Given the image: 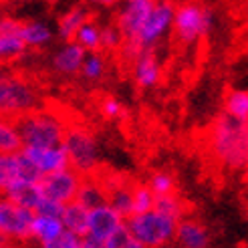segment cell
Segmentation results:
<instances>
[{
    "instance_id": "6da1fadb",
    "label": "cell",
    "mask_w": 248,
    "mask_h": 248,
    "mask_svg": "<svg viewBox=\"0 0 248 248\" xmlns=\"http://www.w3.org/2000/svg\"><path fill=\"white\" fill-rule=\"evenodd\" d=\"M206 141L210 155L222 170L244 171L248 168V121L222 111L210 125Z\"/></svg>"
},
{
    "instance_id": "7a4b0ae2",
    "label": "cell",
    "mask_w": 248,
    "mask_h": 248,
    "mask_svg": "<svg viewBox=\"0 0 248 248\" xmlns=\"http://www.w3.org/2000/svg\"><path fill=\"white\" fill-rule=\"evenodd\" d=\"M43 107L36 85L10 65H0V117L18 119Z\"/></svg>"
},
{
    "instance_id": "3957f363",
    "label": "cell",
    "mask_w": 248,
    "mask_h": 248,
    "mask_svg": "<svg viewBox=\"0 0 248 248\" xmlns=\"http://www.w3.org/2000/svg\"><path fill=\"white\" fill-rule=\"evenodd\" d=\"M22 147H51L61 145L67 123L45 105L16 119Z\"/></svg>"
},
{
    "instance_id": "277c9868",
    "label": "cell",
    "mask_w": 248,
    "mask_h": 248,
    "mask_svg": "<svg viewBox=\"0 0 248 248\" xmlns=\"http://www.w3.org/2000/svg\"><path fill=\"white\" fill-rule=\"evenodd\" d=\"M69 157V168L79 171L83 178L97 176L99 168H101V154H99V145L95 135L79 125V123H67L63 143Z\"/></svg>"
},
{
    "instance_id": "5b68a950",
    "label": "cell",
    "mask_w": 248,
    "mask_h": 248,
    "mask_svg": "<svg viewBox=\"0 0 248 248\" xmlns=\"http://www.w3.org/2000/svg\"><path fill=\"white\" fill-rule=\"evenodd\" d=\"M125 226L129 228V232L140 242L141 248H164L173 244L178 220L152 208L141 214H131L125 220Z\"/></svg>"
},
{
    "instance_id": "8992f818",
    "label": "cell",
    "mask_w": 248,
    "mask_h": 248,
    "mask_svg": "<svg viewBox=\"0 0 248 248\" xmlns=\"http://www.w3.org/2000/svg\"><path fill=\"white\" fill-rule=\"evenodd\" d=\"M212 27V12L210 8L198 2H182L176 4L171 20V34L178 45L192 46L208 34Z\"/></svg>"
},
{
    "instance_id": "52a82bcc",
    "label": "cell",
    "mask_w": 248,
    "mask_h": 248,
    "mask_svg": "<svg viewBox=\"0 0 248 248\" xmlns=\"http://www.w3.org/2000/svg\"><path fill=\"white\" fill-rule=\"evenodd\" d=\"M34 212L0 196V242L8 248L31 242V222Z\"/></svg>"
},
{
    "instance_id": "ba28073f",
    "label": "cell",
    "mask_w": 248,
    "mask_h": 248,
    "mask_svg": "<svg viewBox=\"0 0 248 248\" xmlns=\"http://www.w3.org/2000/svg\"><path fill=\"white\" fill-rule=\"evenodd\" d=\"M41 171L36 170L22 152L0 154V196H8L20 184L41 182Z\"/></svg>"
},
{
    "instance_id": "9c48e42d",
    "label": "cell",
    "mask_w": 248,
    "mask_h": 248,
    "mask_svg": "<svg viewBox=\"0 0 248 248\" xmlns=\"http://www.w3.org/2000/svg\"><path fill=\"white\" fill-rule=\"evenodd\" d=\"M173 12H176V4H173L171 0H155L150 16H147V20L143 22L138 39L133 43L138 45L141 51L154 48L168 34V31H171Z\"/></svg>"
},
{
    "instance_id": "30bf717a",
    "label": "cell",
    "mask_w": 248,
    "mask_h": 248,
    "mask_svg": "<svg viewBox=\"0 0 248 248\" xmlns=\"http://www.w3.org/2000/svg\"><path fill=\"white\" fill-rule=\"evenodd\" d=\"M83 176L79 171H75L73 168H65L53 173H46L41 178V188L45 198H51V200L59 202V204H69L77 198V192L81 188Z\"/></svg>"
},
{
    "instance_id": "8fae6325",
    "label": "cell",
    "mask_w": 248,
    "mask_h": 248,
    "mask_svg": "<svg viewBox=\"0 0 248 248\" xmlns=\"http://www.w3.org/2000/svg\"><path fill=\"white\" fill-rule=\"evenodd\" d=\"M155 4V0H121L117 10L115 24L119 27L123 39L135 41L143 27V22L150 16V12Z\"/></svg>"
},
{
    "instance_id": "7c38bea8",
    "label": "cell",
    "mask_w": 248,
    "mask_h": 248,
    "mask_svg": "<svg viewBox=\"0 0 248 248\" xmlns=\"http://www.w3.org/2000/svg\"><path fill=\"white\" fill-rule=\"evenodd\" d=\"M125 224V218L119 216L109 204H101L89 210V220H87V236L99 242H105L119 226Z\"/></svg>"
},
{
    "instance_id": "4fadbf2b",
    "label": "cell",
    "mask_w": 248,
    "mask_h": 248,
    "mask_svg": "<svg viewBox=\"0 0 248 248\" xmlns=\"http://www.w3.org/2000/svg\"><path fill=\"white\" fill-rule=\"evenodd\" d=\"M99 176V173H97ZM107 190V204L123 218L133 214V182L117 176H99Z\"/></svg>"
},
{
    "instance_id": "5bb4252c",
    "label": "cell",
    "mask_w": 248,
    "mask_h": 248,
    "mask_svg": "<svg viewBox=\"0 0 248 248\" xmlns=\"http://www.w3.org/2000/svg\"><path fill=\"white\" fill-rule=\"evenodd\" d=\"M24 157L41 171V176L53 173L59 170L69 168V157L63 145H51V147H22L20 150Z\"/></svg>"
},
{
    "instance_id": "9a60e30c",
    "label": "cell",
    "mask_w": 248,
    "mask_h": 248,
    "mask_svg": "<svg viewBox=\"0 0 248 248\" xmlns=\"http://www.w3.org/2000/svg\"><path fill=\"white\" fill-rule=\"evenodd\" d=\"M210 230L194 216H186L178 222L173 244L178 248H210Z\"/></svg>"
},
{
    "instance_id": "2e32d148",
    "label": "cell",
    "mask_w": 248,
    "mask_h": 248,
    "mask_svg": "<svg viewBox=\"0 0 248 248\" xmlns=\"http://www.w3.org/2000/svg\"><path fill=\"white\" fill-rule=\"evenodd\" d=\"M85 57H87V51L81 45H77L75 41L63 43L53 55V61H51L53 71L59 73V75H63V77L77 75V73H81Z\"/></svg>"
},
{
    "instance_id": "e0dca14e",
    "label": "cell",
    "mask_w": 248,
    "mask_h": 248,
    "mask_svg": "<svg viewBox=\"0 0 248 248\" xmlns=\"http://www.w3.org/2000/svg\"><path fill=\"white\" fill-rule=\"evenodd\" d=\"M131 67H133V81L140 89H152L162 79V65H159V59L154 53V48L143 51L131 63Z\"/></svg>"
},
{
    "instance_id": "ac0fdd59",
    "label": "cell",
    "mask_w": 248,
    "mask_h": 248,
    "mask_svg": "<svg viewBox=\"0 0 248 248\" xmlns=\"http://www.w3.org/2000/svg\"><path fill=\"white\" fill-rule=\"evenodd\" d=\"M91 18L89 10H87L85 6H73L69 8L67 12H63V15L59 16L57 20V36L61 43H71L75 41V34L77 31L83 27V22H87Z\"/></svg>"
},
{
    "instance_id": "d6986e66",
    "label": "cell",
    "mask_w": 248,
    "mask_h": 248,
    "mask_svg": "<svg viewBox=\"0 0 248 248\" xmlns=\"http://www.w3.org/2000/svg\"><path fill=\"white\" fill-rule=\"evenodd\" d=\"M63 230H65V226H63V220H61V218L34 214L32 222H31V242L39 246L43 242L53 240Z\"/></svg>"
},
{
    "instance_id": "ffe728a7",
    "label": "cell",
    "mask_w": 248,
    "mask_h": 248,
    "mask_svg": "<svg viewBox=\"0 0 248 248\" xmlns=\"http://www.w3.org/2000/svg\"><path fill=\"white\" fill-rule=\"evenodd\" d=\"M53 29L45 20H22L20 39L27 48H43L53 41Z\"/></svg>"
},
{
    "instance_id": "44dd1931",
    "label": "cell",
    "mask_w": 248,
    "mask_h": 248,
    "mask_svg": "<svg viewBox=\"0 0 248 248\" xmlns=\"http://www.w3.org/2000/svg\"><path fill=\"white\" fill-rule=\"evenodd\" d=\"M75 200L79 204H83L87 210L97 208L101 204H107V190H105L103 182L99 180V176H87V178H83L81 188L77 192Z\"/></svg>"
},
{
    "instance_id": "7402d4cb",
    "label": "cell",
    "mask_w": 248,
    "mask_h": 248,
    "mask_svg": "<svg viewBox=\"0 0 248 248\" xmlns=\"http://www.w3.org/2000/svg\"><path fill=\"white\" fill-rule=\"evenodd\" d=\"M65 230L77 234V236H87V220H89V210L83 204H79L77 200H73L69 204H65L63 214H61Z\"/></svg>"
},
{
    "instance_id": "603a6c76",
    "label": "cell",
    "mask_w": 248,
    "mask_h": 248,
    "mask_svg": "<svg viewBox=\"0 0 248 248\" xmlns=\"http://www.w3.org/2000/svg\"><path fill=\"white\" fill-rule=\"evenodd\" d=\"M4 198H8V200H12L15 204L34 212L36 206H39L41 200L45 198V194H43V188H41V182H27V184H20L16 190H12Z\"/></svg>"
},
{
    "instance_id": "cb8c5ba5",
    "label": "cell",
    "mask_w": 248,
    "mask_h": 248,
    "mask_svg": "<svg viewBox=\"0 0 248 248\" xmlns=\"http://www.w3.org/2000/svg\"><path fill=\"white\" fill-rule=\"evenodd\" d=\"M27 45L22 43L20 34L0 32V65H12L27 55Z\"/></svg>"
},
{
    "instance_id": "d4e9b609",
    "label": "cell",
    "mask_w": 248,
    "mask_h": 248,
    "mask_svg": "<svg viewBox=\"0 0 248 248\" xmlns=\"http://www.w3.org/2000/svg\"><path fill=\"white\" fill-rule=\"evenodd\" d=\"M22 150V140L15 119L0 117V154H15Z\"/></svg>"
},
{
    "instance_id": "484cf974",
    "label": "cell",
    "mask_w": 248,
    "mask_h": 248,
    "mask_svg": "<svg viewBox=\"0 0 248 248\" xmlns=\"http://www.w3.org/2000/svg\"><path fill=\"white\" fill-rule=\"evenodd\" d=\"M155 210H159V212H164L166 216L173 218V220H182L186 216H190V208L188 204H186L184 198L176 192V194H168V196H157L155 198Z\"/></svg>"
},
{
    "instance_id": "4316f807",
    "label": "cell",
    "mask_w": 248,
    "mask_h": 248,
    "mask_svg": "<svg viewBox=\"0 0 248 248\" xmlns=\"http://www.w3.org/2000/svg\"><path fill=\"white\" fill-rule=\"evenodd\" d=\"M75 43L81 45L87 53L101 51V24H97L93 18L83 22V27L75 34Z\"/></svg>"
},
{
    "instance_id": "83f0119b",
    "label": "cell",
    "mask_w": 248,
    "mask_h": 248,
    "mask_svg": "<svg viewBox=\"0 0 248 248\" xmlns=\"http://www.w3.org/2000/svg\"><path fill=\"white\" fill-rule=\"evenodd\" d=\"M224 111L236 119L248 121V91H228L224 97Z\"/></svg>"
},
{
    "instance_id": "f1b7e54d",
    "label": "cell",
    "mask_w": 248,
    "mask_h": 248,
    "mask_svg": "<svg viewBox=\"0 0 248 248\" xmlns=\"http://www.w3.org/2000/svg\"><path fill=\"white\" fill-rule=\"evenodd\" d=\"M150 186V190L154 192V196H168V194H176L178 192V184H176V178L173 173L166 171V170H157L154 171L150 178L145 182Z\"/></svg>"
},
{
    "instance_id": "f546056e",
    "label": "cell",
    "mask_w": 248,
    "mask_h": 248,
    "mask_svg": "<svg viewBox=\"0 0 248 248\" xmlns=\"http://www.w3.org/2000/svg\"><path fill=\"white\" fill-rule=\"evenodd\" d=\"M107 71V59L101 51L97 53H87L85 61H83V67H81V75L87 79V81H99L103 79Z\"/></svg>"
},
{
    "instance_id": "4dcf8cb0",
    "label": "cell",
    "mask_w": 248,
    "mask_h": 248,
    "mask_svg": "<svg viewBox=\"0 0 248 248\" xmlns=\"http://www.w3.org/2000/svg\"><path fill=\"white\" fill-rule=\"evenodd\" d=\"M155 206V196L145 182H133V214L147 212Z\"/></svg>"
},
{
    "instance_id": "1f68e13d",
    "label": "cell",
    "mask_w": 248,
    "mask_h": 248,
    "mask_svg": "<svg viewBox=\"0 0 248 248\" xmlns=\"http://www.w3.org/2000/svg\"><path fill=\"white\" fill-rule=\"evenodd\" d=\"M123 43H125V39H123L117 24H101V51L105 53L121 51Z\"/></svg>"
},
{
    "instance_id": "d6a6232c",
    "label": "cell",
    "mask_w": 248,
    "mask_h": 248,
    "mask_svg": "<svg viewBox=\"0 0 248 248\" xmlns=\"http://www.w3.org/2000/svg\"><path fill=\"white\" fill-rule=\"evenodd\" d=\"M103 246L105 248H141L140 246V242L133 238V234L129 232V228L123 224V226H119L111 236L103 242Z\"/></svg>"
},
{
    "instance_id": "836d02e7",
    "label": "cell",
    "mask_w": 248,
    "mask_h": 248,
    "mask_svg": "<svg viewBox=\"0 0 248 248\" xmlns=\"http://www.w3.org/2000/svg\"><path fill=\"white\" fill-rule=\"evenodd\" d=\"M99 111H101V115L109 121H117L121 117H125V107H123V103L115 97H103L101 103H99Z\"/></svg>"
},
{
    "instance_id": "e575fe53",
    "label": "cell",
    "mask_w": 248,
    "mask_h": 248,
    "mask_svg": "<svg viewBox=\"0 0 248 248\" xmlns=\"http://www.w3.org/2000/svg\"><path fill=\"white\" fill-rule=\"evenodd\" d=\"M79 246H81V236H77V234H73L69 230H63L59 236L39 244L36 248H79Z\"/></svg>"
},
{
    "instance_id": "d590c367",
    "label": "cell",
    "mask_w": 248,
    "mask_h": 248,
    "mask_svg": "<svg viewBox=\"0 0 248 248\" xmlns=\"http://www.w3.org/2000/svg\"><path fill=\"white\" fill-rule=\"evenodd\" d=\"M63 208L65 204H59L55 200H51V198H43L41 204L36 206L34 214H43V216H53V218H61V214H63Z\"/></svg>"
},
{
    "instance_id": "8d00e7d4",
    "label": "cell",
    "mask_w": 248,
    "mask_h": 248,
    "mask_svg": "<svg viewBox=\"0 0 248 248\" xmlns=\"http://www.w3.org/2000/svg\"><path fill=\"white\" fill-rule=\"evenodd\" d=\"M20 27H22V20L2 12V16H0V32H4V34H20Z\"/></svg>"
},
{
    "instance_id": "74e56055",
    "label": "cell",
    "mask_w": 248,
    "mask_h": 248,
    "mask_svg": "<svg viewBox=\"0 0 248 248\" xmlns=\"http://www.w3.org/2000/svg\"><path fill=\"white\" fill-rule=\"evenodd\" d=\"M89 4L99 6V8H111V6H117L121 0H87Z\"/></svg>"
},
{
    "instance_id": "f35d334b",
    "label": "cell",
    "mask_w": 248,
    "mask_h": 248,
    "mask_svg": "<svg viewBox=\"0 0 248 248\" xmlns=\"http://www.w3.org/2000/svg\"><path fill=\"white\" fill-rule=\"evenodd\" d=\"M79 248H105L103 242H99L95 238H89V236H83L81 238V246Z\"/></svg>"
},
{
    "instance_id": "ab89813d",
    "label": "cell",
    "mask_w": 248,
    "mask_h": 248,
    "mask_svg": "<svg viewBox=\"0 0 248 248\" xmlns=\"http://www.w3.org/2000/svg\"><path fill=\"white\" fill-rule=\"evenodd\" d=\"M6 2H10V4H27V2H31V0H6Z\"/></svg>"
},
{
    "instance_id": "60d3db41",
    "label": "cell",
    "mask_w": 248,
    "mask_h": 248,
    "mask_svg": "<svg viewBox=\"0 0 248 248\" xmlns=\"http://www.w3.org/2000/svg\"><path fill=\"white\" fill-rule=\"evenodd\" d=\"M164 248H178L176 244H170V246H164Z\"/></svg>"
},
{
    "instance_id": "b9f144b4",
    "label": "cell",
    "mask_w": 248,
    "mask_h": 248,
    "mask_svg": "<svg viewBox=\"0 0 248 248\" xmlns=\"http://www.w3.org/2000/svg\"><path fill=\"white\" fill-rule=\"evenodd\" d=\"M0 248H8V246H4V244H2V242H0Z\"/></svg>"
},
{
    "instance_id": "7bdbcfd3",
    "label": "cell",
    "mask_w": 248,
    "mask_h": 248,
    "mask_svg": "<svg viewBox=\"0 0 248 248\" xmlns=\"http://www.w3.org/2000/svg\"><path fill=\"white\" fill-rule=\"evenodd\" d=\"M15 248H27V246H15Z\"/></svg>"
},
{
    "instance_id": "ee69618b",
    "label": "cell",
    "mask_w": 248,
    "mask_h": 248,
    "mask_svg": "<svg viewBox=\"0 0 248 248\" xmlns=\"http://www.w3.org/2000/svg\"><path fill=\"white\" fill-rule=\"evenodd\" d=\"M0 16H2V12H0Z\"/></svg>"
}]
</instances>
